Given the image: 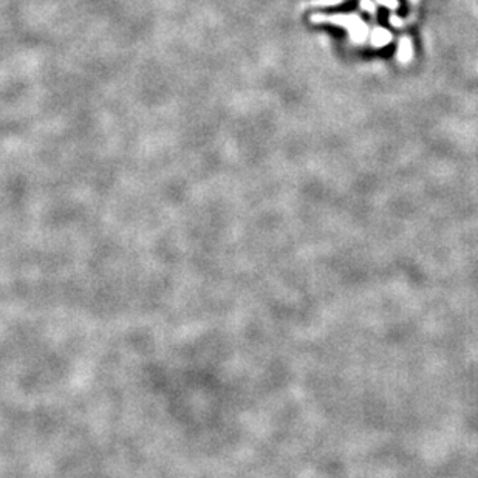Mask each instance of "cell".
Masks as SVG:
<instances>
[{
	"mask_svg": "<svg viewBox=\"0 0 478 478\" xmlns=\"http://www.w3.org/2000/svg\"><path fill=\"white\" fill-rule=\"evenodd\" d=\"M360 8H362L364 11L370 13V14H375L376 13L375 5H373V2H370V0H360Z\"/></svg>",
	"mask_w": 478,
	"mask_h": 478,
	"instance_id": "4",
	"label": "cell"
},
{
	"mask_svg": "<svg viewBox=\"0 0 478 478\" xmlns=\"http://www.w3.org/2000/svg\"><path fill=\"white\" fill-rule=\"evenodd\" d=\"M370 40H372L373 47L381 48V47H385V45L392 40V34H390V31H387L384 28H375L372 31V38H370Z\"/></svg>",
	"mask_w": 478,
	"mask_h": 478,
	"instance_id": "2",
	"label": "cell"
},
{
	"mask_svg": "<svg viewBox=\"0 0 478 478\" xmlns=\"http://www.w3.org/2000/svg\"><path fill=\"white\" fill-rule=\"evenodd\" d=\"M378 3H381L387 8H392V10L398 8V0H378Z\"/></svg>",
	"mask_w": 478,
	"mask_h": 478,
	"instance_id": "5",
	"label": "cell"
},
{
	"mask_svg": "<svg viewBox=\"0 0 478 478\" xmlns=\"http://www.w3.org/2000/svg\"><path fill=\"white\" fill-rule=\"evenodd\" d=\"M342 0H316L314 5H319V6H330V5H338L340 3Z\"/></svg>",
	"mask_w": 478,
	"mask_h": 478,
	"instance_id": "6",
	"label": "cell"
},
{
	"mask_svg": "<svg viewBox=\"0 0 478 478\" xmlns=\"http://www.w3.org/2000/svg\"><path fill=\"white\" fill-rule=\"evenodd\" d=\"M413 56V47H412V40L409 38H402L399 42V48H398V60L405 64L409 62Z\"/></svg>",
	"mask_w": 478,
	"mask_h": 478,
	"instance_id": "3",
	"label": "cell"
},
{
	"mask_svg": "<svg viewBox=\"0 0 478 478\" xmlns=\"http://www.w3.org/2000/svg\"><path fill=\"white\" fill-rule=\"evenodd\" d=\"M390 23L393 26H402V22L399 17H396V16H390Z\"/></svg>",
	"mask_w": 478,
	"mask_h": 478,
	"instance_id": "7",
	"label": "cell"
},
{
	"mask_svg": "<svg viewBox=\"0 0 478 478\" xmlns=\"http://www.w3.org/2000/svg\"><path fill=\"white\" fill-rule=\"evenodd\" d=\"M313 22L319 23V22H328V23H335V25H340L347 28L350 31L351 39L355 42H364L367 34H368V28L367 25L359 19L358 16H313Z\"/></svg>",
	"mask_w": 478,
	"mask_h": 478,
	"instance_id": "1",
	"label": "cell"
}]
</instances>
